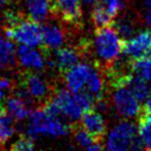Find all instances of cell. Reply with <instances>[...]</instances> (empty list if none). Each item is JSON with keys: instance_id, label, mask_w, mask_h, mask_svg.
<instances>
[{"instance_id": "4dcf8cb0", "label": "cell", "mask_w": 151, "mask_h": 151, "mask_svg": "<svg viewBox=\"0 0 151 151\" xmlns=\"http://www.w3.org/2000/svg\"><path fill=\"white\" fill-rule=\"evenodd\" d=\"M97 0H82V2L84 4H86V6H89V4H95V2H96Z\"/></svg>"}, {"instance_id": "4fadbf2b", "label": "cell", "mask_w": 151, "mask_h": 151, "mask_svg": "<svg viewBox=\"0 0 151 151\" xmlns=\"http://www.w3.org/2000/svg\"><path fill=\"white\" fill-rule=\"evenodd\" d=\"M81 126L96 141H101L105 136L107 124L105 118L101 116V114L98 110H94L93 108L83 114L81 118Z\"/></svg>"}, {"instance_id": "9c48e42d", "label": "cell", "mask_w": 151, "mask_h": 151, "mask_svg": "<svg viewBox=\"0 0 151 151\" xmlns=\"http://www.w3.org/2000/svg\"><path fill=\"white\" fill-rule=\"evenodd\" d=\"M53 13L68 24L78 25L82 20V0H52Z\"/></svg>"}, {"instance_id": "30bf717a", "label": "cell", "mask_w": 151, "mask_h": 151, "mask_svg": "<svg viewBox=\"0 0 151 151\" xmlns=\"http://www.w3.org/2000/svg\"><path fill=\"white\" fill-rule=\"evenodd\" d=\"M17 61L23 68L30 71H42L47 65L45 55H43V50L39 51L33 46L21 44L17 49Z\"/></svg>"}, {"instance_id": "9a60e30c", "label": "cell", "mask_w": 151, "mask_h": 151, "mask_svg": "<svg viewBox=\"0 0 151 151\" xmlns=\"http://www.w3.org/2000/svg\"><path fill=\"white\" fill-rule=\"evenodd\" d=\"M28 18L37 22H44L54 14L52 0H24Z\"/></svg>"}, {"instance_id": "484cf974", "label": "cell", "mask_w": 151, "mask_h": 151, "mask_svg": "<svg viewBox=\"0 0 151 151\" xmlns=\"http://www.w3.org/2000/svg\"><path fill=\"white\" fill-rule=\"evenodd\" d=\"M10 151H38V149L34 145L33 139L25 136L16 140L10 148Z\"/></svg>"}, {"instance_id": "d6a6232c", "label": "cell", "mask_w": 151, "mask_h": 151, "mask_svg": "<svg viewBox=\"0 0 151 151\" xmlns=\"http://www.w3.org/2000/svg\"><path fill=\"white\" fill-rule=\"evenodd\" d=\"M4 14L1 13V11H0V27L4 24Z\"/></svg>"}, {"instance_id": "f546056e", "label": "cell", "mask_w": 151, "mask_h": 151, "mask_svg": "<svg viewBox=\"0 0 151 151\" xmlns=\"http://www.w3.org/2000/svg\"><path fill=\"white\" fill-rule=\"evenodd\" d=\"M143 20L146 22V24L151 29V6L147 7V10H146L145 16H143Z\"/></svg>"}, {"instance_id": "d590c367", "label": "cell", "mask_w": 151, "mask_h": 151, "mask_svg": "<svg viewBox=\"0 0 151 151\" xmlns=\"http://www.w3.org/2000/svg\"><path fill=\"white\" fill-rule=\"evenodd\" d=\"M0 151H4V149H1V148H0Z\"/></svg>"}, {"instance_id": "d6986e66", "label": "cell", "mask_w": 151, "mask_h": 151, "mask_svg": "<svg viewBox=\"0 0 151 151\" xmlns=\"http://www.w3.org/2000/svg\"><path fill=\"white\" fill-rule=\"evenodd\" d=\"M12 116L6 110H0V145H4L16 132V125Z\"/></svg>"}, {"instance_id": "8d00e7d4", "label": "cell", "mask_w": 151, "mask_h": 151, "mask_svg": "<svg viewBox=\"0 0 151 151\" xmlns=\"http://www.w3.org/2000/svg\"><path fill=\"white\" fill-rule=\"evenodd\" d=\"M146 151H150V150H146Z\"/></svg>"}, {"instance_id": "44dd1931", "label": "cell", "mask_w": 151, "mask_h": 151, "mask_svg": "<svg viewBox=\"0 0 151 151\" xmlns=\"http://www.w3.org/2000/svg\"><path fill=\"white\" fill-rule=\"evenodd\" d=\"M115 27V29L117 30L118 34L120 35V38L126 41L128 39L132 38L134 35L136 29H137V24H136V20L130 17H122L118 19V21L115 23H111Z\"/></svg>"}, {"instance_id": "e0dca14e", "label": "cell", "mask_w": 151, "mask_h": 151, "mask_svg": "<svg viewBox=\"0 0 151 151\" xmlns=\"http://www.w3.org/2000/svg\"><path fill=\"white\" fill-rule=\"evenodd\" d=\"M17 63V49L12 40L0 34V67L10 68Z\"/></svg>"}, {"instance_id": "74e56055", "label": "cell", "mask_w": 151, "mask_h": 151, "mask_svg": "<svg viewBox=\"0 0 151 151\" xmlns=\"http://www.w3.org/2000/svg\"><path fill=\"white\" fill-rule=\"evenodd\" d=\"M150 84H151V81H150Z\"/></svg>"}, {"instance_id": "603a6c76", "label": "cell", "mask_w": 151, "mask_h": 151, "mask_svg": "<svg viewBox=\"0 0 151 151\" xmlns=\"http://www.w3.org/2000/svg\"><path fill=\"white\" fill-rule=\"evenodd\" d=\"M113 19L114 18L101 7V4L98 2H95L92 11V20L94 25L96 27V29L110 25L113 23Z\"/></svg>"}, {"instance_id": "83f0119b", "label": "cell", "mask_w": 151, "mask_h": 151, "mask_svg": "<svg viewBox=\"0 0 151 151\" xmlns=\"http://www.w3.org/2000/svg\"><path fill=\"white\" fill-rule=\"evenodd\" d=\"M84 151H105V148L103 147V145L101 141H95L93 142L91 146H88L87 148H85Z\"/></svg>"}, {"instance_id": "7a4b0ae2", "label": "cell", "mask_w": 151, "mask_h": 151, "mask_svg": "<svg viewBox=\"0 0 151 151\" xmlns=\"http://www.w3.org/2000/svg\"><path fill=\"white\" fill-rule=\"evenodd\" d=\"M95 53L98 58V65L106 70L119 60L124 53V40L118 34L113 24L98 28L94 39Z\"/></svg>"}, {"instance_id": "5b68a950", "label": "cell", "mask_w": 151, "mask_h": 151, "mask_svg": "<svg viewBox=\"0 0 151 151\" xmlns=\"http://www.w3.org/2000/svg\"><path fill=\"white\" fill-rule=\"evenodd\" d=\"M6 37L14 42L19 43L21 45H28L38 47L43 45V38H42V30L39 22L20 18L14 24L4 27Z\"/></svg>"}, {"instance_id": "3957f363", "label": "cell", "mask_w": 151, "mask_h": 151, "mask_svg": "<svg viewBox=\"0 0 151 151\" xmlns=\"http://www.w3.org/2000/svg\"><path fill=\"white\" fill-rule=\"evenodd\" d=\"M18 86L19 89L16 94L25 98L29 103H35L41 106L50 99L54 92L52 85L43 78L42 75L30 70L20 74Z\"/></svg>"}, {"instance_id": "2e32d148", "label": "cell", "mask_w": 151, "mask_h": 151, "mask_svg": "<svg viewBox=\"0 0 151 151\" xmlns=\"http://www.w3.org/2000/svg\"><path fill=\"white\" fill-rule=\"evenodd\" d=\"M6 110L8 111L16 122H22L29 118L31 110L29 108V101L18 94L7 98Z\"/></svg>"}, {"instance_id": "5bb4252c", "label": "cell", "mask_w": 151, "mask_h": 151, "mask_svg": "<svg viewBox=\"0 0 151 151\" xmlns=\"http://www.w3.org/2000/svg\"><path fill=\"white\" fill-rule=\"evenodd\" d=\"M84 54L81 47L76 46H61L55 51L54 62L55 68L63 75L70 68L80 63L81 56Z\"/></svg>"}, {"instance_id": "6da1fadb", "label": "cell", "mask_w": 151, "mask_h": 151, "mask_svg": "<svg viewBox=\"0 0 151 151\" xmlns=\"http://www.w3.org/2000/svg\"><path fill=\"white\" fill-rule=\"evenodd\" d=\"M72 128L73 127L68 126L64 118L50 113L44 106H41L31 110L25 132L33 140L40 137L60 138L67 136L72 131Z\"/></svg>"}, {"instance_id": "ac0fdd59", "label": "cell", "mask_w": 151, "mask_h": 151, "mask_svg": "<svg viewBox=\"0 0 151 151\" xmlns=\"http://www.w3.org/2000/svg\"><path fill=\"white\" fill-rule=\"evenodd\" d=\"M127 87L132 92L134 96L137 97L139 101H146L151 94V84L150 82L146 81L145 78L138 75H132L129 80Z\"/></svg>"}, {"instance_id": "277c9868", "label": "cell", "mask_w": 151, "mask_h": 151, "mask_svg": "<svg viewBox=\"0 0 151 151\" xmlns=\"http://www.w3.org/2000/svg\"><path fill=\"white\" fill-rule=\"evenodd\" d=\"M142 147L136 126L129 122H122L107 134L105 151H141Z\"/></svg>"}, {"instance_id": "1f68e13d", "label": "cell", "mask_w": 151, "mask_h": 151, "mask_svg": "<svg viewBox=\"0 0 151 151\" xmlns=\"http://www.w3.org/2000/svg\"><path fill=\"white\" fill-rule=\"evenodd\" d=\"M4 97H6V93L0 91V105H2V101H4Z\"/></svg>"}, {"instance_id": "8fae6325", "label": "cell", "mask_w": 151, "mask_h": 151, "mask_svg": "<svg viewBox=\"0 0 151 151\" xmlns=\"http://www.w3.org/2000/svg\"><path fill=\"white\" fill-rule=\"evenodd\" d=\"M93 65L88 63H77L64 73V83L66 88L72 93H78L84 91L89 73L92 71Z\"/></svg>"}, {"instance_id": "ffe728a7", "label": "cell", "mask_w": 151, "mask_h": 151, "mask_svg": "<svg viewBox=\"0 0 151 151\" xmlns=\"http://www.w3.org/2000/svg\"><path fill=\"white\" fill-rule=\"evenodd\" d=\"M131 61V60H130ZM131 70L134 75H138L146 81H151V54L131 61Z\"/></svg>"}, {"instance_id": "52a82bcc", "label": "cell", "mask_w": 151, "mask_h": 151, "mask_svg": "<svg viewBox=\"0 0 151 151\" xmlns=\"http://www.w3.org/2000/svg\"><path fill=\"white\" fill-rule=\"evenodd\" d=\"M113 104L119 117L124 119H131L140 115V101L127 86L114 88Z\"/></svg>"}, {"instance_id": "7402d4cb", "label": "cell", "mask_w": 151, "mask_h": 151, "mask_svg": "<svg viewBox=\"0 0 151 151\" xmlns=\"http://www.w3.org/2000/svg\"><path fill=\"white\" fill-rule=\"evenodd\" d=\"M138 134L143 143V147L151 150V116L139 115Z\"/></svg>"}, {"instance_id": "e575fe53", "label": "cell", "mask_w": 151, "mask_h": 151, "mask_svg": "<svg viewBox=\"0 0 151 151\" xmlns=\"http://www.w3.org/2000/svg\"><path fill=\"white\" fill-rule=\"evenodd\" d=\"M4 109V105H0V110H2Z\"/></svg>"}, {"instance_id": "ba28073f", "label": "cell", "mask_w": 151, "mask_h": 151, "mask_svg": "<svg viewBox=\"0 0 151 151\" xmlns=\"http://www.w3.org/2000/svg\"><path fill=\"white\" fill-rule=\"evenodd\" d=\"M124 54L131 61L151 54V30H143L124 41Z\"/></svg>"}, {"instance_id": "7c38bea8", "label": "cell", "mask_w": 151, "mask_h": 151, "mask_svg": "<svg viewBox=\"0 0 151 151\" xmlns=\"http://www.w3.org/2000/svg\"><path fill=\"white\" fill-rule=\"evenodd\" d=\"M43 38V51L49 53L52 50H58L63 45L66 39L65 30L59 24L52 22H44L41 24Z\"/></svg>"}, {"instance_id": "d4e9b609", "label": "cell", "mask_w": 151, "mask_h": 151, "mask_svg": "<svg viewBox=\"0 0 151 151\" xmlns=\"http://www.w3.org/2000/svg\"><path fill=\"white\" fill-rule=\"evenodd\" d=\"M96 2L101 4L113 18L117 17L119 11L124 8V0H97Z\"/></svg>"}, {"instance_id": "8992f818", "label": "cell", "mask_w": 151, "mask_h": 151, "mask_svg": "<svg viewBox=\"0 0 151 151\" xmlns=\"http://www.w3.org/2000/svg\"><path fill=\"white\" fill-rule=\"evenodd\" d=\"M50 101L54 104L60 116L64 119H68L72 122H78L83 116V109L76 101L74 93L67 88H56Z\"/></svg>"}, {"instance_id": "836d02e7", "label": "cell", "mask_w": 151, "mask_h": 151, "mask_svg": "<svg viewBox=\"0 0 151 151\" xmlns=\"http://www.w3.org/2000/svg\"><path fill=\"white\" fill-rule=\"evenodd\" d=\"M9 1H10V0H0V7L6 6L7 4H9Z\"/></svg>"}, {"instance_id": "f1b7e54d", "label": "cell", "mask_w": 151, "mask_h": 151, "mask_svg": "<svg viewBox=\"0 0 151 151\" xmlns=\"http://www.w3.org/2000/svg\"><path fill=\"white\" fill-rule=\"evenodd\" d=\"M140 114L147 115V116H151V95L147 98V101H146L145 105L142 106Z\"/></svg>"}, {"instance_id": "4316f807", "label": "cell", "mask_w": 151, "mask_h": 151, "mask_svg": "<svg viewBox=\"0 0 151 151\" xmlns=\"http://www.w3.org/2000/svg\"><path fill=\"white\" fill-rule=\"evenodd\" d=\"M13 81H11L10 78L8 77H0V91H2V92H8V91H11L13 88Z\"/></svg>"}, {"instance_id": "cb8c5ba5", "label": "cell", "mask_w": 151, "mask_h": 151, "mask_svg": "<svg viewBox=\"0 0 151 151\" xmlns=\"http://www.w3.org/2000/svg\"><path fill=\"white\" fill-rule=\"evenodd\" d=\"M72 131H73V134H74L75 142L83 149L87 148L88 146H91L93 142L96 141L82 126H73Z\"/></svg>"}]
</instances>
